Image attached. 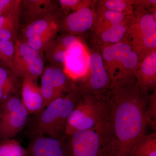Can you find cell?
Returning a JSON list of instances; mask_svg holds the SVG:
<instances>
[{"label":"cell","mask_w":156,"mask_h":156,"mask_svg":"<svg viewBox=\"0 0 156 156\" xmlns=\"http://www.w3.org/2000/svg\"><path fill=\"white\" fill-rule=\"evenodd\" d=\"M148 96L141 94L136 80L126 86H110L105 95L111 117L115 156H130L134 143L144 134L149 125L145 115Z\"/></svg>","instance_id":"obj_1"},{"label":"cell","mask_w":156,"mask_h":156,"mask_svg":"<svg viewBox=\"0 0 156 156\" xmlns=\"http://www.w3.org/2000/svg\"><path fill=\"white\" fill-rule=\"evenodd\" d=\"M66 137L69 156H115L114 137L108 106L106 113L93 128L76 131Z\"/></svg>","instance_id":"obj_2"},{"label":"cell","mask_w":156,"mask_h":156,"mask_svg":"<svg viewBox=\"0 0 156 156\" xmlns=\"http://www.w3.org/2000/svg\"><path fill=\"white\" fill-rule=\"evenodd\" d=\"M101 51L105 67L110 79V86H126L135 82L139 58L126 41L102 45Z\"/></svg>","instance_id":"obj_3"},{"label":"cell","mask_w":156,"mask_h":156,"mask_svg":"<svg viewBox=\"0 0 156 156\" xmlns=\"http://www.w3.org/2000/svg\"><path fill=\"white\" fill-rule=\"evenodd\" d=\"M78 97L69 94L50 102L30 123V134H43L56 139H64L68 119L78 102Z\"/></svg>","instance_id":"obj_4"},{"label":"cell","mask_w":156,"mask_h":156,"mask_svg":"<svg viewBox=\"0 0 156 156\" xmlns=\"http://www.w3.org/2000/svg\"><path fill=\"white\" fill-rule=\"evenodd\" d=\"M134 14L129 17L124 40L136 53L139 62L156 50V20L150 11L134 5Z\"/></svg>","instance_id":"obj_5"},{"label":"cell","mask_w":156,"mask_h":156,"mask_svg":"<svg viewBox=\"0 0 156 156\" xmlns=\"http://www.w3.org/2000/svg\"><path fill=\"white\" fill-rule=\"evenodd\" d=\"M108 109L105 97L81 94L80 98L68 119L65 137L76 131L93 128Z\"/></svg>","instance_id":"obj_6"},{"label":"cell","mask_w":156,"mask_h":156,"mask_svg":"<svg viewBox=\"0 0 156 156\" xmlns=\"http://www.w3.org/2000/svg\"><path fill=\"white\" fill-rule=\"evenodd\" d=\"M14 44L15 55L9 69L17 78L37 80L45 68L43 53L33 49L22 40L17 39Z\"/></svg>","instance_id":"obj_7"},{"label":"cell","mask_w":156,"mask_h":156,"mask_svg":"<svg viewBox=\"0 0 156 156\" xmlns=\"http://www.w3.org/2000/svg\"><path fill=\"white\" fill-rule=\"evenodd\" d=\"M111 84L101 54L95 52L89 54L88 77L86 82L77 87L78 90L81 94L103 98L109 89Z\"/></svg>","instance_id":"obj_8"},{"label":"cell","mask_w":156,"mask_h":156,"mask_svg":"<svg viewBox=\"0 0 156 156\" xmlns=\"http://www.w3.org/2000/svg\"><path fill=\"white\" fill-rule=\"evenodd\" d=\"M92 1H87L77 11H73L67 15L59 23L60 28L75 35L82 33L92 28L95 25L96 13L92 6Z\"/></svg>","instance_id":"obj_9"},{"label":"cell","mask_w":156,"mask_h":156,"mask_svg":"<svg viewBox=\"0 0 156 156\" xmlns=\"http://www.w3.org/2000/svg\"><path fill=\"white\" fill-rule=\"evenodd\" d=\"M26 156H69L64 139L43 134L30 135Z\"/></svg>","instance_id":"obj_10"},{"label":"cell","mask_w":156,"mask_h":156,"mask_svg":"<svg viewBox=\"0 0 156 156\" xmlns=\"http://www.w3.org/2000/svg\"><path fill=\"white\" fill-rule=\"evenodd\" d=\"M135 79L144 96L148 97L156 89V50L145 56L140 62Z\"/></svg>","instance_id":"obj_11"},{"label":"cell","mask_w":156,"mask_h":156,"mask_svg":"<svg viewBox=\"0 0 156 156\" xmlns=\"http://www.w3.org/2000/svg\"><path fill=\"white\" fill-rule=\"evenodd\" d=\"M37 80L26 77L23 79L21 95L22 104L29 115L41 113L46 107Z\"/></svg>","instance_id":"obj_12"},{"label":"cell","mask_w":156,"mask_h":156,"mask_svg":"<svg viewBox=\"0 0 156 156\" xmlns=\"http://www.w3.org/2000/svg\"><path fill=\"white\" fill-rule=\"evenodd\" d=\"M29 115L23 104L15 111L0 115V140L14 138L25 127Z\"/></svg>","instance_id":"obj_13"},{"label":"cell","mask_w":156,"mask_h":156,"mask_svg":"<svg viewBox=\"0 0 156 156\" xmlns=\"http://www.w3.org/2000/svg\"><path fill=\"white\" fill-rule=\"evenodd\" d=\"M89 56L86 50L80 56H66L63 70L74 83L79 81L82 84L87 80Z\"/></svg>","instance_id":"obj_14"},{"label":"cell","mask_w":156,"mask_h":156,"mask_svg":"<svg viewBox=\"0 0 156 156\" xmlns=\"http://www.w3.org/2000/svg\"><path fill=\"white\" fill-rule=\"evenodd\" d=\"M23 2L26 9L27 24L35 20L57 14L56 6L53 1L33 0Z\"/></svg>","instance_id":"obj_15"},{"label":"cell","mask_w":156,"mask_h":156,"mask_svg":"<svg viewBox=\"0 0 156 156\" xmlns=\"http://www.w3.org/2000/svg\"><path fill=\"white\" fill-rule=\"evenodd\" d=\"M60 21L57 14L33 20L27 23L23 29L22 40L25 41L29 38L43 33L54 26L59 24Z\"/></svg>","instance_id":"obj_16"},{"label":"cell","mask_w":156,"mask_h":156,"mask_svg":"<svg viewBox=\"0 0 156 156\" xmlns=\"http://www.w3.org/2000/svg\"><path fill=\"white\" fill-rule=\"evenodd\" d=\"M17 78L5 66L0 65V107L18 89Z\"/></svg>","instance_id":"obj_17"},{"label":"cell","mask_w":156,"mask_h":156,"mask_svg":"<svg viewBox=\"0 0 156 156\" xmlns=\"http://www.w3.org/2000/svg\"><path fill=\"white\" fill-rule=\"evenodd\" d=\"M96 13V21L94 27L96 34L105 30L112 26L126 22L129 17H127L120 12L101 9H98Z\"/></svg>","instance_id":"obj_18"},{"label":"cell","mask_w":156,"mask_h":156,"mask_svg":"<svg viewBox=\"0 0 156 156\" xmlns=\"http://www.w3.org/2000/svg\"><path fill=\"white\" fill-rule=\"evenodd\" d=\"M53 66L52 80L53 87L58 97H61L77 90L76 85L66 74L62 67L57 66Z\"/></svg>","instance_id":"obj_19"},{"label":"cell","mask_w":156,"mask_h":156,"mask_svg":"<svg viewBox=\"0 0 156 156\" xmlns=\"http://www.w3.org/2000/svg\"><path fill=\"white\" fill-rule=\"evenodd\" d=\"M130 156H156V131L140 136L133 146Z\"/></svg>","instance_id":"obj_20"},{"label":"cell","mask_w":156,"mask_h":156,"mask_svg":"<svg viewBox=\"0 0 156 156\" xmlns=\"http://www.w3.org/2000/svg\"><path fill=\"white\" fill-rule=\"evenodd\" d=\"M59 30V24L54 26L43 33L29 38L24 41L33 49L43 54L55 40Z\"/></svg>","instance_id":"obj_21"},{"label":"cell","mask_w":156,"mask_h":156,"mask_svg":"<svg viewBox=\"0 0 156 156\" xmlns=\"http://www.w3.org/2000/svg\"><path fill=\"white\" fill-rule=\"evenodd\" d=\"M20 12L0 16V35L9 41L17 39Z\"/></svg>","instance_id":"obj_22"},{"label":"cell","mask_w":156,"mask_h":156,"mask_svg":"<svg viewBox=\"0 0 156 156\" xmlns=\"http://www.w3.org/2000/svg\"><path fill=\"white\" fill-rule=\"evenodd\" d=\"M128 20L123 23L112 26L105 30L97 34L101 46L116 44L124 40L128 30Z\"/></svg>","instance_id":"obj_23"},{"label":"cell","mask_w":156,"mask_h":156,"mask_svg":"<svg viewBox=\"0 0 156 156\" xmlns=\"http://www.w3.org/2000/svg\"><path fill=\"white\" fill-rule=\"evenodd\" d=\"M52 72L53 66L51 65H49L45 68L41 76L40 89L44 100L46 106L53 100L59 97L54 90L52 80Z\"/></svg>","instance_id":"obj_24"},{"label":"cell","mask_w":156,"mask_h":156,"mask_svg":"<svg viewBox=\"0 0 156 156\" xmlns=\"http://www.w3.org/2000/svg\"><path fill=\"white\" fill-rule=\"evenodd\" d=\"M99 8L120 12L127 17L134 14V5L133 1L128 0H105L99 1Z\"/></svg>","instance_id":"obj_25"},{"label":"cell","mask_w":156,"mask_h":156,"mask_svg":"<svg viewBox=\"0 0 156 156\" xmlns=\"http://www.w3.org/2000/svg\"><path fill=\"white\" fill-rule=\"evenodd\" d=\"M45 57L51 65L57 66L63 68L67 50L60 45L56 39L45 51Z\"/></svg>","instance_id":"obj_26"},{"label":"cell","mask_w":156,"mask_h":156,"mask_svg":"<svg viewBox=\"0 0 156 156\" xmlns=\"http://www.w3.org/2000/svg\"><path fill=\"white\" fill-rule=\"evenodd\" d=\"M0 156H26V149L14 138L0 140Z\"/></svg>","instance_id":"obj_27"},{"label":"cell","mask_w":156,"mask_h":156,"mask_svg":"<svg viewBox=\"0 0 156 156\" xmlns=\"http://www.w3.org/2000/svg\"><path fill=\"white\" fill-rule=\"evenodd\" d=\"M15 43L9 41H0V52L2 63L10 69L15 55Z\"/></svg>","instance_id":"obj_28"},{"label":"cell","mask_w":156,"mask_h":156,"mask_svg":"<svg viewBox=\"0 0 156 156\" xmlns=\"http://www.w3.org/2000/svg\"><path fill=\"white\" fill-rule=\"evenodd\" d=\"M145 115L149 125H150L156 131V89L149 95Z\"/></svg>","instance_id":"obj_29"},{"label":"cell","mask_w":156,"mask_h":156,"mask_svg":"<svg viewBox=\"0 0 156 156\" xmlns=\"http://www.w3.org/2000/svg\"><path fill=\"white\" fill-rule=\"evenodd\" d=\"M21 1L0 0V16L20 12Z\"/></svg>","instance_id":"obj_30"},{"label":"cell","mask_w":156,"mask_h":156,"mask_svg":"<svg viewBox=\"0 0 156 156\" xmlns=\"http://www.w3.org/2000/svg\"><path fill=\"white\" fill-rule=\"evenodd\" d=\"M22 104L21 98L17 95H13L1 106L0 115L6 114L15 111L18 109Z\"/></svg>","instance_id":"obj_31"},{"label":"cell","mask_w":156,"mask_h":156,"mask_svg":"<svg viewBox=\"0 0 156 156\" xmlns=\"http://www.w3.org/2000/svg\"><path fill=\"white\" fill-rule=\"evenodd\" d=\"M59 5L63 9L67 10H72L74 11H77L81 8L87 1L80 0H59L58 1Z\"/></svg>","instance_id":"obj_32"},{"label":"cell","mask_w":156,"mask_h":156,"mask_svg":"<svg viewBox=\"0 0 156 156\" xmlns=\"http://www.w3.org/2000/svg\"><path fill=\"white\" fill-rule=\"evenodd\" d=\"M85 50L83 44L79 39L71 45L67 50L66 56H80L84 53Z\"/></svg>","instance_id":"obj_33"},{"label":"cell","mask_w":156,"mask_h":156,"mask_svg":"<svg viewBox=\"0 0 156 156\" xmlns=\"http://www.w3.org/2000/svg\"><path fill=\"white\" fill-rule=\"evenodd\" d=\"M0 62H2V57L1 55V52H0Z\"/></svg>","instance_id":"obj_34"},{"label":"cell","mask_w":156,"mask_h":156,"mask_svg":"<svg viewBox=\"0 0 156 156\" xmlns=\"http://www.w3.org/2000/svg\"><path fill=\"white\" fill-rule=\"evenodd\" d=\"M0 112H1V107H0Z\"/></svg>","instance_id":"obj_35"}]
</instances>
